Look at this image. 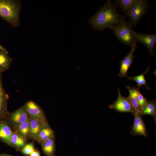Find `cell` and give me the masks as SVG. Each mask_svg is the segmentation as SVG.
I'll list each match as a JSON object with an SVG mask.
<instances>
[{
  "label": "cell",
  "instance_id": "obj_1",
  "mask_svg": "<svg viewBox=\"0 0 156 156\" xmlns=\"http://www.w3.org/2000/svg\"><path fill=\"white\" fill-rule=\"evenodd\" d=\"M125 18L118 11L116 6L108 0L97 13L89 20L88 23L93 29L103 31L112 29L125 21Z\"/></svg>",
  "mask_w": 156,
  "mask_h": 156
},
{
  "label": "cell",
  "instance_id": "obj_2",
  "mask_svg": "<svg viewBox=\"0 0 156 156\" xmlns=\"http://www.w3.org/2000/svg\"><path fill=\"white\" fill-rule=\"evenodd\" d=\"M20 10L19 5L14 1L0 0V17L13 27L19 24Z\"/></svg>",
  "mask_w": 156,
  "mask_h": 156
},
{
  "label": "cell",
  "instance_id": "obj_3",
  "mask_svg": "<svg viewBox=\"0 0 156 156\" xmlns=\"http://www.w3.org/2000/svg\"><path fill=\"white\" fill-rule=\"evenodd\" d=\"M112 29L116 38L124 44L131 47L136 43L134 30L129 23L124 21Z\"/></svg>",
  "mask_w": 156,
  "mask_h": 156
},
{
  "label": "cell",
  "instance_id": "obj_4",
  "mask_svg": "<svg viewBox=\"0 0 156 156\" xmlns=\"http://www.w3.org/2000/svg\"><path fill=\"white\" fill-rule=\"evenodd\" d=\"M148 8V4L146 0H137L127 15L129 18V23L132 27L138 23L146 14Z\"/></svg>",
  "mask_w": 156,
  "mask_h": 156
},
{
  "label": "cell",
  "instance_id": "obj_5",
  "mask_svg": "<svg viewBox=\"0 0 156 156\" xmlns=\"http://www.w3.org/2000/svg\"><path fill=\"white\" fill-rule=\"evenodd\" d=\"M118 97L117 100L109 107L119 112H131L133 114L134 109L129 96L125 97L122 95L119 88L117 89Z\"/></svg>",
  "mask_w": 156,
  "mask_h": 156
},
{
  "label": "cell",
  "instance_id": "obj_6",
  "mask_svg": "<svg viewBox=\"0 0 156 156\" xmlns=\"http://www.w3.org/2000/svg\"><path fill=\"white\" fill-rule=\"evenodd\" d=\"M134 116L133 125L130 133L134 136L140 135L147 138L148 134L146 126L143 120L142 115L137 111L134 110Z\"/></svg>",
  "mask_w": 156,
  "mask_h": 156
},
{
  "label": "cell",
  "instance_id": "obj_7",
  "mask_svg": "<svg viewBox=\"0 0 156 156\" xmlns=\"http://www.w3.org/2000/svg\"><path fill=\"white\" fill-rule=\"evenodd\" d=\"M134 34L136 41H138L145 45L148 49L150 55L152 57L154 53L156 44V34H147L138 33L134 31Z\"/></svg>",
  "mask_w": 156,
  "mask_h": 156
},
{
  "label": "cell",
  "instance_id": "obj_8",
  "mask_svg": "<svg viewBox=\"0 0 156 156\" xmlns=\"http://www.w3.org/2000/svg\"><path fill=\"white\" fill-rule=\"evenodd\" d=\"M137 48L136 43L131 47V49L129 53L120 61V72L118 75L121 77H127V72L131 64L134 61L135 56L133 53Z\"/></svg>",
  "mask_w": 156,
  "mask_h": 156
},
{
  "label": "cell",
  "instance_id": "obj_9",
  "mask_svg": "<svg viewBox=\"0 0 156 156\" xmlns=\"http://www.w3.org/2000/svg\"><path fill=\"white\" fill-rule=\"evenodd\" d=\"M2 73L0 72V122L7 115V102L8 95L5 92L3 86Z\"/></svg>",
  "mask_w": 156,
  "mask_h": 156
},
{
  "label": "cell",
  "instance_id": "obj_10",
  "mask_svg": "<svg viewBox=\"0 0 156 156\" xmlns=\"http://www.w3.org/2000/svg\"><path fill=\"white\" fill-rule=\"evenodd\" d=\"M24 107L31 117L40 120L46 121L43 112L34 102L28 101L25 104Z\"/></svg>",
  "mask_w": 156,
  "mask_h": 156
},
{
  "label": "cell",
  "instance_id": "obj_11",
  "mask_svg": "<svg viewBox=\"0 0 156 156\" xmlns=\"http://www.w3.org/2000/svg\"><path fill=\"white\" fill-rule=\"evenodd\" d=\"M29 115L25 107H22L13 112L10 116V119L16 126L29 119Z\"/></svg>",
  "mask_w": 156,
  "mask_h": 156
},
{
  "label": "cell",
  "instance_id": "obj_12",
  "mask_svg": "<svg viewBox=\"0 0 156 156\" xmlns=\"http://www.w3.org/2000/svg\"><path fill=\"white\" fill-rule=\"evenodd\" d=\"M13 133L6 122H0V140L5 143L10 145Z\"/></svg>",
  "mask_w": 156,
  "mask_h": 156
},
{
  "label": "cell",
  "instance_id": "obj_13",
  "mask_svg": "<svg viewBox=\"0 0 156 156\" xmlns=\"http://www.w3.org/2000/svg\"><path fill=\"white\" fill-rule=\"evenodd\" d=\"M29 123L31 136L37 138L40 132L47 122L46 121L40 120L30 116Z\"/></svg>",
  "mask_w": 156,
  "mask_h": 156
},
{
  "label": "cell",
  "instance_id": "obj_14",
  "mask_svg": "<svg viewBox=\"0 0 156 156\" xmlns=\"http://www.w3.org/2000/svg\"><path fill=\"white\" fill-rule=\"evenodd\" d=\"M127 88L129 92V97L130 99L134 110L137 111L140 113L141 108L138 103L137 96L139 89L135 87L127 86Z\"/></svg>",
  "mask_w": 156,
  "mask_h": 156
},
{
  "label": "cell",
  "instance_id": "obj_15",
  "mask_svg": "<svg viewBox=\"0 0 156 156\" xmlns=\"http://www.w3.org/2000/svg\"><path fill=\"white\" fill-rule=\"evenodd\" d=\"M42 151L46 156H53L55 151L54 137L41 144Z\"/></svg>",
  "mask_w": 156,
  "mask_h": 156
},
{
  "label": "cell",
  "instance_id": "obj_16",
  "mask_svg": "<svg viewBox=\"0 0 156 156\" xmlns=\"http://www.w3.org/2000/svg\"><path fill=\"white\" fill-rule=\"evenodd\" d=\"M140 114L142 115H148L152 116L156 121V103L155 100L148 101L147 103L142 108Z\"/></svg>",
  "mask_w": 156,
  "mask_h": 156
},
{
  "label": "cell",
  "instance_id": "obj_17",
  "mask_svg": "<svg viewBox=\"0 0 156 156\" xmlns=\"http://www.w3.org/2000/svg\"><path fill=\"white\" fill-rule=\"evenodd\" d=\"M54 137V135L53 131L47 123L41 129L36 139L41 144Z\"/></svg>",
  "mask_w": 156,
  "mask_h": 156
},
{
  "label": "cell",
  "instance_id": "obj_18",
  "mask_svg": "<svg viewBox=\"0 0 156 156\" xmlns=\"http://www.w3.org/2000/svg\"><path fill=\"white\" fill-rule=\"evenodd\" d=\"M12 60L8 53L0 50V72L2 73L7 70L11 65Z\"/></svg>",
  "mask_w": 156,
  "mask_h": 156
},
{
  "label": "cell",
  "instance_id": "obj_19",
  "mask_svg": "<svg viewBox=\"0 0 156 156\" xmlns=\"http://www.w3.org/2000/svg\"><path fill=\"white\" fill-rule=\"evenodd\" d=\"M25 138L17 132L13 133L10 145L21 150L26 144Z\"/></svg>",
  "mask_w": 156,
  "mask_h": 156
},
{
  "label": "cell",
  "instance_id": "obj_20",
  "mask_svg": "<svg viewBox=\"0 0 156 156\" xmlns=\"http://www.w3.org/2000/svg\"><path fill=\"white\" fill-rule=\"evenodd\" d=\"M149 68L150 66H149L147 68L145 71L140 75L132 77H127V78L130 80L135 81L137 83L138 88L139 89H140L142 86L144 85L146 86V89H149L153 91L147 85L145 77V75L148 72Z\"/></svg>",
  "mask_w": 156,
  "mask_h": 156
},
{
  "label": "cell",
  "instance_id": "obj_21",
  "mask_svg": "<svg viewBox=\"0 0 156 156\" xmlns=\"http://www.w3.org/2000/svg\"><path fill=\"white\" fill-rule=\"evenodd\" d=\"M136 1L137 0H116L114 1V3L127 15L132 6Z\"/></svg>",
  "mask_w": 156,
  "mask_h": 156
},
{
  "label": "cell",
  "instance_id": "obj_22",
  "mask_svg": "<svg viewBox=\"0 0 156 156\" xmlns=\"http://www.w3.org/2000/svg\"><path fill=\"white\" fill-rule=\"evenodd\" d=\"M16 129L18 133L25 138L31 136L29 119L21 124L16 125Z\"/></svg>",
  "mask_w": 156,
  "mask_h": 156
},
{
  "label": "cell",
  "instance_id": "obj_23",
  "mask_svg": "<svg viewBox=\"0 0 156 156\" xmlns=\"http://www.w3.org/2000/svg\"><path fill=\"white\" fill-rule=\"evenodd\" d=\"M35 150L34 144L30 143L26 144L20 151L24 155L29 156Z\"/></svg>",
  "mask_w": 156,
  "mask_h": 156
},
{
  "label": "cell",
  "instance_id": "obj_24",
  "mask_svg": "<svg viewBox=\"0 0 156 156\" xmlns=\"http://www.w3.org/2000/svg\"><path fill=\"white\" fill-rule=\"evenodd\" d=\"M137 100L138 103L141 110L143 107L147 103L148 101L146 98H145L143 96L139 90L138 93Z\"/></svg>",
  "mask_w": 156,
  "mask_h": 156
},
{
  "label": "cell",
  "instance_id": "obj_25",
  "mask_svg": "<svg viewBox=\"0 0 156 156\" xmlns=\"http://www.w3.org/2000/svg\"><path fill=\"white\" fill-rule=\"evenodd\" d=\"M40 152L38 150L35 149L29 156H40Z\"/></svg>",
  "mask_w": 156,
  "mask_h": 156
},
{
  "label": "cell",
  "instance_id": "obj_26",
  "mask_svg": "<svg viewBox=\"0 0 156 156\" xmlns=\"http://www.w3.org/2000/svg\"><path fill=\"white\" fill-rule=\"evenodd\" d=\"M0 50H1L3 51H5L6 52L8 53V51L6 49L3 47L0 44Z\"/></svg>",
  "mask_w": 156,
  "mask_h": 156
},
{
  "label": "cell",
  "instance_id": "obj_27",
  "mask_svg": "<svg viewBox=\"0 0 156 156\" xmlns=\"http://www.w3.org/2000/svg\"><path fill=\"white\" fill-rule=\"evenodd\" d=\"M0 156H12L10 155L6 154H0Z\"/></svg>",
  "mask_w": 156,
  "mask_h": 156
},
{
  "label": "cell",
  "instance_id": "obj_28",
  "mask_svg": "<svg viewBox=\"0 0 156 156\" xmlns=\"http://www.w3.org/2000/svg\"><path fill=\"white\" fill-rule=\"evenodd\" d=\"M53 156H56V155H54Z\"/></svg>",
  "mask_w": 156,
  "mask_h": 156
}]
</instances>
